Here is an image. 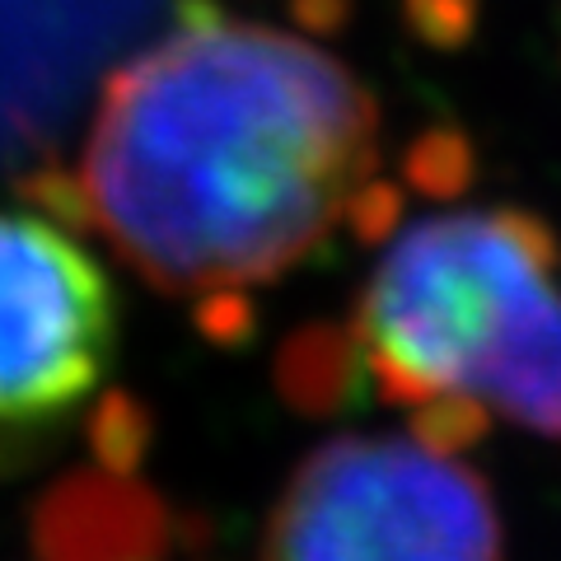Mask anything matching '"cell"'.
Wrapping results in <instances>:
<instances>
[{
  "instance_id": "52a82bcc",
  "label": "cell",
  "mask_w": 561,
  "mask_h": 561,
  "mask_svg": "<svg viewBox=\"0 0 561 561\" xmlns=\"http://www.w3.org/2000/svg\"><path fill=\"white\" fill-rule=\"evenodd\" d=\"M90 440L103 468L127 472L136 463L140 445H146V416H140L127 398H108L90 421Z\"/></svg>"
},
{
  "instance_id": "6da1fadb",
  "label": "cell",
  "mask_w": 561,
  "mask_h": 561,
  "mask_svg": "<svg viewBox=\"0 0 561 561\" xmlns=\"http://www.w3.org/2000/svg\"><path fill=\"white\" fill-rule=\"evenodd\" d=\"M379 108L319 43L187 10L117 66L80 154L84 230L154 290L239 305L356 225Z\"/></svg>"
},
{
  "instance_id": "3957f363",
  "label": "cell",
  "mask_w": 561,
  "mask_h": 561,
  "mask_svg": "<svg viewBox=\"0 0 561 561\" xmlns=\"http://www.w3.org/2000/svg\"><path fill=\"white\" fill-rule=\"evenodd\" d=\"M262 561H501L486 482L416 435H342L290 472Z\"/></svg>"
},
{
  "instance_id": "5b68a950",
  "label": "cell",
  "mask_w": 561,
  "mask_h": 561,
  "mask_svg": "<svg viewBox=\"0 0 561 561\" xmlns=\"http://www.w3.org/2000/svg\"><path fill=\"white\" fill-rule=\"evenodd\" d=\"M38 561H160L164 515L150 491L108 478L61 482L33 529Z\"/></svg>"
},
{
  "instance_id": "8992f818",
  "label": "cell",
  "mask_w": 561,
  "mask_h": 561,
  "mask_svg": "<svg viewBox=\"0 0 561 561\" xmlns=\"http://www.w3.org/2000/svg\"><path fill=\"white\" fill-rule=\"evenodd\" d=\"M351 375H356L351 342L332 328L300 332L286 346V356H280V383H286V393L300 408H332V402H342L351 389Z\"/></svg>"
},
{
  "instance_id": "277c9868",
  "label": "cell",
  "mask_w": 561,
  "mask_h": 561,
  "mask_svg": "<svg viewBox=\"0 0 561 561\" xmlns=\"http://www.w3.org/2000/svg\"><path fill=\"white\" fill-rule=\"evenodd\" d=\"M117 337L113 280L43 210H0V454L94 393Z\"/></svg>"
},
{
  "instance_id": "7a4b0ae2",
  "label": "cell",
  "mask_w": 561,
  "mask_h": 561,
  "mask_svg": "<svg viewBox=\"0 0 561 561\" xmlns=\"http://www.w3.org/2000/svg\"><path fill=\"white\" fill-rule=\"evenodd\" d=\"M557 262V234L515 206L408 225L360 290L356 370L393 408L468 402L561 440Z\"/></svg>"
}]
</instances>
